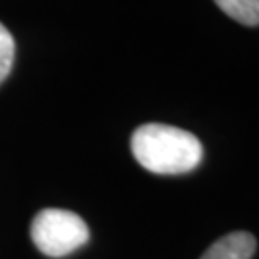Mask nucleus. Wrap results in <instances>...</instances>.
Masks as SVG:
<instances>
[{"instance_id":"nucleus-3","label":"nucleus","mask_w":259,"mask_h":259,"mask_svg":"<svg viewBox=\"0 0 259 259\" xmlns=\"http://www.w3.org/2000/svg\"><path fill=\"white\" fill-rule=\"evenodd\" d=\"M255 246V236L250 232H231L213 242L200 259H251Z\"/></svg>"},{"instance_id":"nucleus-1","label":"nucleus","mask_w":259,"mask_h":259,"mask_svg":"<svg viewBox=\"0 0 259 259\" xmlns=\"http://www.w3.org/2000/svg\"><path fill=\"white\" fill-rule=\"evenodd\" d=\"M133 156L150 173L183 175L200 165L202 142L192 133L161 123H146L133 133Z\"/></svg>"},{"instance_id":"nucleus-2","label":"nucleus","mask_w":259,"mask_h":259,"mask_svg":"<svg viewBox=\"0 0 259 259\" xmlns=\"http://www.w3.org/2000/svg\"><path fill=\"white\" fill-rule=\"evenodd\" d=\"M31 240L48 257H64L89 242L87 223L73 211L47 207L31 223Z\"/></svg>"},{"instance_id":"nucleus-4","label":"nucleus","mask_w":259,"mask_h":259,"mask_svg":"<svg viewBox=\"0 0 259 259\" xmlns=\"http://www.w3.org/2000/svg\"><path fill=\"white\" fill-rule=\"evenodd\" d=\"M229 18L246 27L259 25V0H213Z\"/></svg>"},{"instance_id":"nucleus-5","label":"nucleus","mask_w":259,"mask_h":259,"mask_svg":"<svg viewBox=\"0 0 259 259\" xmlns=\"http://www.w3.org/2000/svg\"><path fill=\"white\" fill-rule=\"evenodd\" d=\"M16 58V40L8 29L0 23V84L6 81Z\"/></svg>"}]
</instances>
